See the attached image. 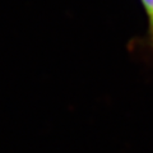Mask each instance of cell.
Listing matches in <instances>:
<instances>
[{"label":"cell","mask_w":153,"mask_h":153,"mask_svg":"<svg viewBox=\"0 0 153 153\" xmlns=\"http://www.w3.org/2000/svg\"><path fill=\"white\" fill-rule=\"evenodd\" d=\"M147 19V42L153 47V0H140Z\"/></svg>","instance_id":"1"}]
</instances>
